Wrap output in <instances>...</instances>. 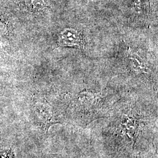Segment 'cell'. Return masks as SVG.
<instances>
[{
  "label": "cell",
  "instance_id": "cell-1",
  "mask_svg": "<svg viewBox=\"0 0 158 158\" xmlns=\"http://www.w3.org/2000/svg\"><path fill=\"white\" fill-rule=\"evenodd\" d=\"M59 43L64 46L80 47L83 44L82 35L74 29L66 28L59 34Z\"/></svg>",
  "mask_w": 158,
  "mask_h": 158
},
{
  "label": "cell",
  "instance_id": "cell-2",
  "mask_svg": "<svg viewBox=\"0 0 158 158\" xmlns=\"http://www.w3.org/2000/svg\"><path fill=\"white\" fill-rule=\"evenodd\" d=\"M133 4L136 11H141L143 9V0H132Z\"/></svg>",
  "mask_w": 158,
  "mask_h": 158
},
{
  "label": "cell",
  "instance_id": "cell-3",
  "mask_svg": "<svg viewBox=\"0 0 158 158\" xmlns=\"http://www.w3.org/2000/svg\"><path fill=\"white\" fill-rule=\"evenodd\" d=\"M48 158H62L61 157H60V156H57V155H52L51 156H49V157H48Z\"/></svg>",
  "mask_w": 158,
  "mask_h": 158
}]
</instances>
